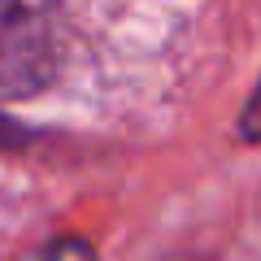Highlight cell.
Segmentation results:
<instances>
[{"mask_svg": "<svg viewBox=\"0 0 261 261\" xmlns=\"http://www.w3.org/2000/svg\"><path fill=\"white\" fill-rule=\"evenodd\" d=\"M65 22L57 0H0V100H27L57 79Z\"/></svg>", "mask_w": 261, "mask_h": 261, "instance_id": "1", "label": "cell"}, {"mask_svg": "<svg viewBox=\"0 0 261 261\" xmlns=\"http://www.w3.org/2000/svg\"><path fill=\"white\" fill-rule=\"evenodd\" d=\"M31 261H96L92 244L79 240V235H61V240H53L48 248H39Z\"/></svg>", "mask_w": 261, "mask_h": 261, "instance_id": "2", "label": "cell"}, {"mask_svg": "<svg viewBox=\"0 0 261 261\" xmlns=\"http://www.w3.org/2000/svg\"><path fill=\"white\" fill-rule=\"evenodd\" d=\"M240 130H244V135H248V140H261V83H257V92L248 96V105H244Z\"/></svg>", "mask_w": 261, "mask_h": 261, "instance_id": "3", "label": "cell"}]
</instances>
